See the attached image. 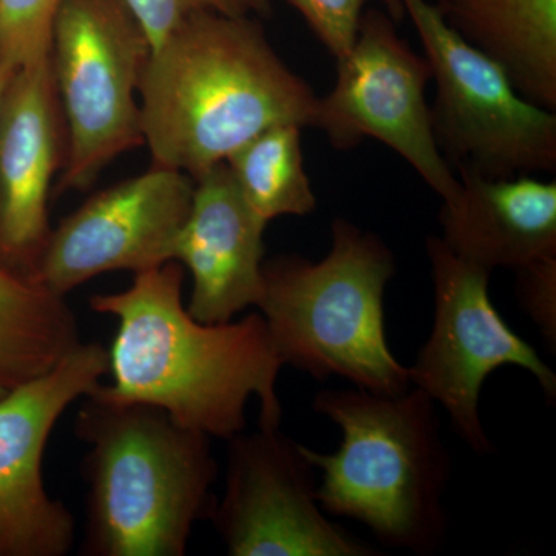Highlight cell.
Returning a JSON list of instances; mask_svg holds the SVG:
<instances>
[{"label":"cell","mask_w":556,"mask_h":556,"mask_svg":"<svg viewBox=\"0 0 556 556\" xmlns=\"http://www.w3.org/2000/svg\"><path fill=\"white\" fill-rule=\"evenodd\" d=\"M67 129L50 56L11 73L0 102V268L30 280L50 239Z\"/></svg>","instance_id":"13"},{"label":"cell","mask_w":556,"mask_h":556,"mask_svg":"<svg viewBox=\"0 0 556 556\" xmlns=\"http://www.w3.org/2000/svg\"><path fill=\"white\" fill-rule=\"evenodd\" d=\"M327 257L278 255L263 265L258 309L283 365L314 379L338 376L358 390L401 394L409 369L390 350L383 294L396 263L376 233L345 218L331 226Z\"/></svg>","instance_id":"5"},{"label":"cell","mask_w":556,"mask_h":556,"mask_svg":"<svg viewBox=\"0 0 556 556\" xmlns=\"http://www.w3.org/2000/svg\"><path fill=\"white\" fill-rule=\"evenodd\" d=\"M230 174L260 218L305 217L317 207L302 150V127L277 126L229 156Z\"/></svg>","instance_id":"18"},{"label":"cell","mask_w":556,"mask_h":556,"mask_svg":"<svg viewBox=\"0 0 556 556\" xmlns=\"http://www.w3.org/2000/svg\"><path fill=\"white\" fill-rule=\"evenodd\" d=\"M442 16L522 98L556 109V0H444Z\"/></svg>","instance_id":"16"},{"label":"cell","mask_w":556,"mask_h":556,"mask_svg":"<svg viewBox=\"0 0 556 556\" xmlns=\"http://www.w3.org/2000/svg\"><path fill=\"white\" fill-rule=\"evenodd\" d=\"M313 408L342 431L331 455L305 447L321 471L324 511L362 522L388 547L437 554L447 540L453 467L437 402L413 386L401 394L354 388L320 391Z\"/></svg>","instance_id":"4"},{"label":"cell","mask_w":556,"mask_h":556,"mask_svg":"<svg viewBox=\"0 0 556 556\" xmlns=\"http://www.w3.org/2000/svg\"><path fill=\"white\" fill-rule=\"evenodd\" d=\"M431 2L437 3V5H439V3L444 2V0H431Z\"/></svg>","instance_id":"26"},{"label":"cell","mask_w":556,"mask_h":556,"mask_svg":"<svg viewBox=\"0 0 556 556\" xmlns=\"http://www.w3.org/2000/svg\"><path fill=\"white\" fill-rule=\"evenodd\" d=\"M431 78L426 54L409 49L387 13L369 10L362 14L353 47L338 58L334 87L318 98L313 127L342 152L364 138L378 139L448 203L459 192V178L434 139L426 100Z\"/></svg>","instance_id":"9"},{"label":"cell","mask_w":556,"mask_h":556,"mask_svg":"<svg viewBox=\"0 0 556 556\" xmlns=\"http://www.w3.org/2000/svg\"><path fill=\"white\" fill-rule=\"evenodd\" d=\"M152 166L197 179L277 126L313 127L318 97L257 17L201 13L152 47L138 89Z\"/></svg>","instance_id":"2"},{"label":"cell","mask_w":556,"mask_h":556,"mask_svg":"<svg viewBox=\"0 0 556 556\" xmlns=\"http://www.w3.org/2000/svg\"><path fill=\"white\" fill-rule=\"evenodd\" d=\"M13 72L14 70L2 67V65H0V102H2L3 90H5L7 83H9L11 73Z\"/></svg>","instance_id":"24"},{"label":"cell","mask_w":556,"mask_h":556,"mask_svg":"<svg viewBox=\"0 0 556 556\" xmlns=\"http://www.w3.org/2000/svg\"><path fill=\"white\" fill-rule=\"evenodd\" d=\"M150 40L126 0H64L51 35L67 155L54 195L86 192L121 155L144 146L138 89Z\"/></svg>","instance_id":"6"},{"label":"cell","mask_w":556,"mask_h":556,"mask_svg":"<svg viewBox=\"0 0 556 556\" xmlns=\"http://www.w3.org/2000/svg\"><path fill=\"white\" fill-rule=\"evenodd\" d=\"M522 308L548 343H556V255L535 260L515 270Z\"/></svg>","instance_id":"22"},{"label":"cell","mask_w":556,"mask_h":556,"mask_svg":"<svg viewBox=\"0 0 556 556\" xmlns=\"http://www.w3.org/2000/svg\"><path fill=\"white\" fill-rule=\"evenodd\" d=\"M144 28L150 46L161 40L189 17L201 13L232 17H262L270 13L269 0H126Z\"/></svg>","instance_id":"20"},{"label":"cell","mask_w":556,"mask_h":556,"mask_svg":"<svg viewBox=\"0 0 556 556\" xmlns=\"http://www.w3.org/2000/svg\"><path fill=\"white\" fill-rule=\"evenodd\" d=\"M186 269L167 262L135 274L129 288L90 299L118 320L109 351L112 383L93 394L163 409L178 426L226 439L247 428V405L260 404V428H278L277 380L285 367L268 325L254 313L203 324L182 302Z\"/></svg>","instance_id":"1"},{"label":"cell","mask_w":556,"mask_h":556,"mask_svg":"<svg viewBox=\"0 0 556 556\" xmlns=\"http://www.w3.org/2000/svg\"><path fill=\"white\" fill-rule=\"evenodd\" d=\"M110 372L100 343L72 348L49 371L0 397V556H65L75 518L43 484V453L58 420Z\"/></svg>","instance_id":"11"},{"label":"cell","mask_w":556,"mask_h":556,"mask_svg":"<svg viewBox=\"0 0 556 556\" xmlns=\"http://www.w3.org/2000/svg\"><path fill=\"white\" fill-rule=\"evenodd\" d=\"M64 0H0V65L16 70L49 56Z\"/></svg>","instance_id":"19"},{"label":"cell","mask_w":556,"mask_h":556,"mask_svg":"<svg viewBox=\"0 0 556 556\" xmlns=\"http://www.w3.org/2000/svg\"><path fill=\"white\" fill-rule=\"evenodd\" d=\"M193 190L185 172L156 166L100 190L51 229L30 280L67 298L101 274L174 262Z\"/></svg>","instance_id":"12"},{"label":"cell","mask_w":556,"mask_h":556,"mask_svg":"<svg viewBox=\"0 0 556 556\" xmlns=\"http://www.w3.org/2000/svg\"><path fill=\"white\" fill-rule=\"evenodd\" d=\"M80 342L67 300L0 268V383L13 388L53 368Z\"/></svg>","instance_id":"17"},{"label":"cell","mask_w":556,"mask_h":556,"mask_svg":"<svg viewBox=\"0 0 556 556\" xmlns=\"http://www.w3.org/2000/svg\"><path fill=\"white\" fill-rule=\"evenodd\" d=\"M75 433L89 447L83 555H186L193 527L215 503L211 438L163 409L93 393L84 397Z\"/></svg>","instance_id":"3"},{"label":"cell","mask_w":556,"mask_h":556,"mask_svg":"<svg viewBox=\"0 0 556 556\" xmlns=\"http://www.w3.org/2000/svg\"><path fill=\"white\" fill-rule=\"evenodd\" d=\"M7 390H9V388H7L5 386H2V383H0V397H2L3 394L7 393Z\"/></svg>","instance_id":"25"},{"label":"cell","mask_w":556,"mask_h":556,"mask_svg":"<svg viewBox=\"0 0 556 556\" xmlns=\"http://www.w3.org/2000/svg\"><path fill=\"white\" fill-rule=\"evenodd\" d=\"M285 2L302 14L314 35L338 60L353 47L368 0H285Z\"/></svg>","instance_id":"21"},{"label":"cell","mask_w":556,"mask_h":556,"mask_svg":"<svg viewBox=\"0 0 556 556\" xmlns=\"http://www.w3.org/2000/svg\"><path fill=\"white\" fill-rule=\"evenodd\" d=\"M459 192L444 203L442 241L492 273L556 255V182L518 175L486 178L457 167Z\"/></svg>","instance_id":"15"},{"label":"cell","mask_w":556,"mask_h":556,"mask_svg":"<svg viewBox=\"0 0 556 556\" xmlns=\"http://www.w3.org/2000/svg\"><path fill=\"white\" fill-rule=\"evenodd\" d=\"M437 83L431 127L453 169L510 178L556 169V116L527 101L506 73L466 42L431 0H401Z\"/></svg>","instance_id":"7"},{"label":"cell","mask_w":556,"mask_h":556,"mask_svg":"<svg viewBox=\"0 0 556 556\" xmlns=\"http://www.w3.org/2000/svg\"><path fill=\"white\" fill-rule=\"evenodd\" d=\"M380 3L386 7V13L394 21V24L404 20L405 9L401 0H380Z\"/></svg>","instance_id":"23"},{"label":"cell","mask_w":556,"mask_h":556,"mask_svg":"<svg viewBox=\"0 0 556 556\" xmlns=\"http://www.w3.org/2000/svg\"><path fill=\"white\" fill-rule=\"evenodd\" d=\"M266 228L268 223L241 195L228 164L219 163L195 179L192 208L174 255L192 276L190 316L203 324H226L258 305Z\"/></svg>","instance_id":"14"},{"label":"cell","mask_w":556,"mask_h":556,"mask_svg":"<svg viewBox=\"0 0 556 556\" xmlns=\"http://www.w3.org/2000/svg\"><path fill=\"white\" fill-rule=\"evenodd\" d=\"M228 442L225 492L207 519L230 556L376 555L324 514L305 445L280 427Z\"/></svg>","instance_id":"10"},{"label":"cell","mask_w":556,"mask_h":556,"mask_svg":"<svg viewBox=\"0 0 556 556\" xmlns=\"http://www.w3.org/2000/svg\"><path fill=\"white\" fill-rule=\"evenodd\" d=\"M427 255L434 287L430 338L409 367L412 386L447 412L457 437L478 455L492 452L479 416V396L497 368L519 367L533 375L548 399L556 396V375L535 348L519 338L490 299V270L459 257L428 237Z\"/></svg>","instance_id":"8"}]
</instances>
